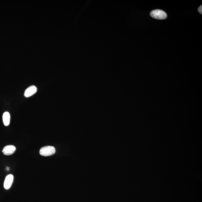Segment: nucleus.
<instances>
[{
    "label": "nucleus",
    "instance_id": "20e7f679",
    "mask_svg": "<svg viewBox=\"0 0 202 202\" xmlns=\"http://www.w3.org/2000/svg\"><path fill=\"white\" fill-rule=\"evenodd\" d=\"M16 150V147L14 146L7 145L5 146L2 150V152L5 155H10L14 153Z\"/></svg>",
    "mask_w": 202,
    "mask_h": 202
},
{
    "label": "nucleus",
    "instance_id": "0eeeda50",
    "mask_svg": "<svg viewBox=\"0 0 202 202\" xmlns=\"http://www.w3.org/2000/svg\"><path fill=\"white\" fill-rule=\"evenodd\" d=\"M198 11L201 14H202V6H200V7L198 9Z\"/></svg>",
    "mask_w": 202,
    "mask_h": 202
},
{
    "label": "nucleus",
    "instance_id": "7ed1b4c3",
    "mask_svg": "<svg viewBox=\"0 0 202 202\" xmlns=\"http://www.w3.org/2000/svg\"><path fill=\"white\" fill-rule=\"evenodd\" d=\"M14 180V176L12 175H9L5 178L4 182V187L6 189H8L11 187Z\"/></svg>",
    "mask_w": 202,
    "mask_h": 202
},
{
    "label": "nucleus",
    "instance_id": "f03ea898",
    "mask_svg": "<svg viewBox=\"0 0 202 202\" xmlns=\"http://www.w3.org/2000/svg\"><path fill=\"white\" fill-rule=\"evenodd\" d=\"M151 16L155 19L163 20L167 17V14L163 10H156L152 11L150 13Z\"/></svg>",
    "mask_w": 202,
    "mask_h": 202
},
{
    "label": "nucleus",
    "instance_id": "6e6552de",
    "mask_svg": "<svg viewBox=\"0 0 202 202\" xmlns=\"http://www.w3.org/2000/svg\"><path fill=\"white\" fill-rule=\"evenodd\" d=\"M6 170H9V167H7V168H6Z\"/></svg>",
    "mask_w": 202,
    "mask_h": 202
},
{
    "label": "nucleus",
    "instance_id": "39448f33",
    "mask_svg": "<svg viewBox=\"0 0 202 202\" xmlns=\"http://www.w3.org/2000/svg\"><path fill=\"white\" fill-rule=\"evenodd\" d=\"M37 91V88L36 87L34 86H30L25 90V96L26 97H29L35 94Z\"/></svg>",
    "mask_w": 202,
    "mask_h": 202
},
{
    "label": "nucleus",
    "instance_id": "423d86ee",
    "mask_svg": "<svg viewBox=\"0 0 202 202\" xmlns=\"http://www.w3.org/2000/svg\"><path fill=\"white\" fill-rule=\"evenodd\" d=\"M3 121L4 125L7 126L9 125L10 121V115L8 112L4 113L2 116Z\"/></svg>",
    "mask_w": 202,
    "mask_h": 202
},
{
    "label": "nucleus",
    "instance_id": "f257e3e1",
    "mask_svg": "<svg viewBox=\"0 0 202 202\" xmlns=\"http://www.w3.org/2000/svg\"><path fill=\"white\" fill-rule=\"evenodd\" d=\"M55 152V147L52 146H48L42 147L40 150L39 153L42 156H48L54 155Z\"/></svg>",
    "mask_w": 202,
    "mask_h": 202
}]
</instances>
